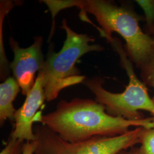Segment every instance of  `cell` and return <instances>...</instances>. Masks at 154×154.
<instances>
[{"instance_id": "cell-1", "label": "cell", "mask_w": 154, "mask_h": 154, "mask_svg": "<svg viewBox=\"0 0 154 154\" xmlns=\"http://www.w3.org/2000/svg\"><path fill=\"white\" fill-rule=\"evenodd\" d=\"M154 118L130 121L109 114L95 100L75 98L62 100L56 109L42 115L38 112L34 122H39L64 140L75 143L95 137H112L122 135L131 127L153 128Z\"/></svg>"}, {"instance_id": "cell-16", "label": "cell", "mask_w": 154, "mask_h": 154, "mask_svg": "<svg viewBox=\"0 0 154 154\" xmlns=\"http://www.w3.org/2000/svg\"><path fill=\"white\" fill-rule=\"evenodd\" d=\"M154 127V121H153V128Z\"/></svg>"}, {"instance_id": "cell-13", "label": "cell", "mask_w": 154, "mask_h": 154, "mask_svg": "<svg viewBox=\"0 0 154 154\" xmlns=\"http://www.w3.org/2000/svg\"><path fill=\"white\" fill-rule=\"evenodd\" d=\"M37 143L35 140L32 142H26L24 146L23 154H34L35 151Z\"/></svg>"}, {"instance_id": "cell-12", "label": "cell", "mask_w": 154, "mask_h": 154, "mask_svg": "<svg viewBox=\"0 0 154 154\" xmlns=\"http://www.w3.org/2000/svg\"><path fill=\"white\" fill-rule=\"evenodd\" d=\"M25 142L20 139L10 137L0 154H23Z\"/></svg>"}, {"instance_id": "cell-5", "label": "cell", "mask_w": 154, "mask_h": 154, "mask_svg": "<svg viewBox=\"0 0 154 154\" xmlns=\"http://www.w3.org/2000/svg\"><path fill=\"white\" fill-rule=\"evenodd\" d=\"M143 128L136 127L118 136L95 137L71 143L44 125H37L33 127L37 143L34 154H116L140 143Z\"/></svg>"}, {"instance_id": "cell-11", "label": "cell", "mask_w": 154, "mask_h": 154, "mask_svg": "<svg viewBox=\"0 0 154 154\" xmlns=\"http://www.w3.org/2000/svg\"><path fill=\"white\" fill-rule=\"evenodd\" d=\"M136 2L143 9L149 29L153 27L154 26V1L137 0Z\"/></svg>"}, {"instance_id": "cell-4", "label": "cell", "mask_w": 154, "mask_h": 154, "mask_svg": "<svg viewBox=\"0 0 154 154\" xmlns=\"http://www.w3.org/2000/svg\"><path fill=\"white\" fill-rule=\"evenodd\" d=\"M107 39L119 55L122 65L128 77V84L121 93L106 90L103 86L104 80L99 77L86 78L83 84L94 94L97 102L105 106L106 112L111 116L130 121H139L145 118L139 112L144 110L154 116V101L149 96L146 84L137 76L125 50L116 38L111 37Z\"/></svg>"}, {"instance_id": "cell-7", "label": "cell", "mask_w": 154, "mask_h": 154, "mask_svg": "<svg viewBox=\"0 0 154 154\" xmlns=\"http://www.w3.org/2000/svg\"><path fill=\"white\" fill-rule=\"evenodd\" d=\"M46 100L42 78L39 74L33 88L26 96L22 106L14 114L15 125L10 137L22 141L32 142L35 140L33 124L35 117Z\"/></svg>"}, {"instance_id": "cell-2", "label": "cell", "mask_w": 154, "mask_h": 154, "mask_svg": "<svg viewBox=\"0 0 154 154\" xmlns=\"http://www.w3.org/2000/svg\"><path fill=\"white\" fill-rule=\"evenodd\" d=\"M49 7L54 16L72 7L80 9V16L86 12L93 15L101 27L99 32L106 38L112 37L115 32L124 39L127 55L139 69L154 54V39L143 32L138 17L126 7L105 0H51Z\"/></svg>"}, {"instance_id": "cell-8", "label": "cell", "mask_w": 154, "mask_h": 154, "mask_svg": "<svg viewBox=\"0 0 154 154\" xmlns=\"http://www.w3.org/2000/svg\"><path fill=\"white\" fill-rule=\"evenodd\" d=\"M20 87L13 77L7 78L0 84V125L3 126L7 119L14 121L16 111L13 101L20 91Z\"/></svg>"}, {"instance_id": "cell-3", "label": "cell", "mask_w": 154, "mask_h": 154, "mask_svg": "<svg viewBox=\"0 0 154 154\" xmlns=\"http://www.w3.org/2000/svg\"><path fill=\"white\" fill-rule=\"evenodd\" d=\"M61 28L66 34L62 49L56 53L53 47L49 48L44 66L38 73L42 78L46 100L48 102L56 99L63 89L83 83L86 79L75 66L81 57L103 50L100 45L91 44L94 39L88 34L74 32L65 19Z\"/></svg>"}, {"instance_id": "cell-15", "label": "cell", "mask_w": 154, "mask_h": 154, "mask_svg": "<svg viewBox=\"0 0 154 154\" xmlns=\"http://www.w3.org/2000/svg\"><path fill=\"white\" fill-rule=\"evenodd\" d=\"M149 29V32L154 35V26L153 27H152V28H150V29Z\"/></svg>"}, {"instance_id": "cell-6", "label": "cell", "mask_w": 154, "mask_h": 154, "mask_svg": "<svg viewBox=\"0 0 154 154\" xmlns=\"http://www.w3.org/2000/svg\"><path fill=\"white\" fill-rule=\"evenodd\" d=\"M43 41L42 37H35L33 44L23 48L13 37L9 39V45L14 53L11 69L21 89L22 95L25 96L33 88L37 78L35 74L37 72L38 73L44 64L42 50Z\"/></svg>"}, {"instance_id": "cell-9", "label": "cell", "mask_w": 154, "mask_h": 154, "mask_svg": "<svg viewBox=\"0 0 154 154\" xmlns=\"http://www.w3.org/2000/svg\"><path fill=\"white\" fill-rule=\"evenodd\" d=\"M140 144L143 154H154V127L143 128Z\"/></svg>"}, {"instance_id": "cell-14", "label": "cell", "mask_w": 154, "mask_h": 154, "mask_svg": "<svg viewBox=\"0 0 154 154\" xmlns=\"http://www.w3.org/2000/svg\"><path fill=\"white\" fill-rule=\"evenodd\" d=\"M116 154H143L140 147H132L131 149L123 150Z\"/></svg>"}, {"instance_id": "cell-10", "label": "cell", "mask_w": 154, "mask_h": 154, "mask_svg": "<svg viewBox=\"0 0 154 154\" xmlns=\"http://www.w3.org/2000/svg\"><path fill=\"white\" fill-rule=\"evenodd\" d=\"M142 81L154 89V54L151 60L140 69ZM154 102V95L152 98Z\"/></svg>"}]
</instances>
